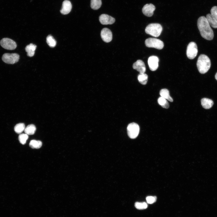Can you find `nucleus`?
<instances>
[{
  "instance_id": "10",
  "label": "nucleus",
  "mask_w": 217,
  "mask_h": 217,
  "mask_svg": "<svg viewBox=\"0 0 217 217\" xmlns=\"http://www.w3.org/2000/svg\"><path fill=\"white\" fill-rule=\"evenodd\" d=\"M101 36L102 40L106 42H111L112 38V34L111 31L107 28H104L101 30Z\"/></svg>"
},
{
  "instance_id": "21",
  "label": "nucleus",
  "mask_w": 217,
  "mask_h": 217,
  "mask_svg": "<svg viewBox=\"0 0 217 217\" xmlns=\"http://www.w3.org/2000/svg\"><path fill=\"white\" fill-rule=\"evenodd\" d=\"M102 5L101 0H91L90 6L94 10H97Z\"/></svg>"
},
{
  "instance_id": "19",
  "label": "nucleus",
  "mask_w": 217,
  "mask_h": 217,
  "mask_svg": "<svg viewBox=\"0 0 217 217\" xmlns=\"http://www.w3.org/2000/svg\"><path fill=\"white\" fill-rule=\"evenodd\" d=\"M36 129V127L34 124H30L25 128L24 132L28 135H33L35 133Z\"/></svg>"
},
{
  "instance_id": "4",
  "label": "nucleus",
  "mask_w": 217,
  "mask_h": 217,
  "mask_svg": "<svg viewBox=\"0 0 217 217\" xmlns=\"http://www.w3.org/2000/svg\"><path fill=\"white\" fill-rule=\"evenodd\" d=\"M145 44L147 47L158 49H162L164 46L163 42L161 40L153 38L147 39L145 41Z\"/></svg>"
},
{
  "instance_id": "16",
  "label": "nucleus",
  "mask_w": 217,
  "mask_h": 217,
  "mask_svg": "<svg viewBox=\"0 0 217 217\" xmlns=\"http://www.w3.org/2000/svg\"><path fill=\"white\" fill-rule=\"evenodd\" d=\"M201 101L203 107L206 109L210 108L213 104V102L212 100L207 98L202 99Z\"/></svg>"
},
{
  "instance_id": "2",
  "label": "nucleus",
  "mask_w": 217,
  "mask_h": 217,
  "mask_svg": "<svg viewBox=\"0 0 217 217\" xmlns=\"http://www.w3.org/2000/svg\"><path fill=\"white\" fill-rule=\"evenodd\" d=\"M197 65L199 72L201 74H204L210 68L211 65L210 59L207 55L201 54L198 58Z\"/></svg>"
},
{
  "instance_id": "23",
  "label": "nucleus",
  "mask_w": 217,
  "mask_h": 217,
  "mask_svg": "<svg viewBox=\"0 0 217 217\" xmlns=\"http://www.w3.org/2000/svg\"><path fill=\"white\" fill-rule=\"evenodd\" d=\"M158 102L163 108H168L169 107V103L167 99L161 96L158 99Z\"/></svg>"
},
{
  "instance_id": "15",
  "label": "nucleus",
  "mask_w": 217,
  "mask_h": 217,
  "mask_svg": "<svg viewBox=\"0 0 217 217\" xmlns=\"http://www.w3.org/2000/svg\"><path fill=\"white\" fill-rule=\"evenodd\" d=\"M36 48V45L32 43H30L27 46L25 49L27 52V56L30 57L33 56L34 55L35 51Z\"/></svg>"
},
{
  "instance_id": "29",
  "label": "nucleus",
  "mask_w": 217,
  "mask_h": 217,
  "mask_svg": "<svg viewBox=\"0 0 217 217\" xmlns=\"http://www.w3.org/2000/svg\"><path fill=\"white\" fill-rule=\"evenodd\" d=\"M211 14L217 21V6H213L211 8Z\"/></svg>"
},
{
  "instance_id": "13",
  "label": "nucleus",
  "mask_w": 217,
  "mask_h": 217,
  "mask_svg": "<svg viewBox=\"0 0 217 217\" xmlns=\"http://www.w3.org/2000/svg\"><path fill=\"white\" fill-rule=\"evenodd\" d=\"M133 68L134 69L137 70L140 74L145 73L146 70L145 64L144 62L141 60H138L133 64Z\"/></svg>"
},
{
  "instance_id": "30",
  "label": "nucleus",
  "mask_w": 217,
  "mask_h": 217,
  "mask_svg": "<svg viewBox=\"0 0 217 217\" xmlns=\"http://www.w3.org/2000/svg\"><path fill=\"white\" fill-rule=\"evenodd\" d=\"M215 78L216 80H217V72L216 73L215 75Z\"/></svg>"
},
{
  "instance_id": "7",
  "label": "nucleus",
  "mask_w": 217,
  "mask_h": 217,
  "mask_svg": "<svg viewBox=\"0 0 217 217\" xmlns=\"http://www.w3.org/2000/svg\"><path fill=\"white\" fill-rule=\"evenodd\" d=\"M198 53L197 47L196 44L192 42L188 44L186 54L187 58L190 59H194Z\"/></svg>"
},
{
  "instance_id": "26",
  "label": "nucleus",
  "mask_w": 217,
  "mask_h": 217,
  "mask_svg": "<svg viewBox=\"0 0 217 217\" xmlns=\"http://www.w3.org/2000/svg\"><path fill=\"white\" fill-rule=\"evenodd\" d=\"M135 206L137 209H144L147 208L148 205L145 202H136L135 203Z\"/></svg>"
},
{
  "instance_id": "22",
  "label": "nucleus",
  "mask_w": 217,
  "mask_h": 217,
  "mask_svg": "<svg viewBox=\"0 0 217 217\" xmlns=\"http://www.w3.org/2000/svg\"><path fill=\"white\" fill-rule=\"evenodd\" d=\"M42 145V142L40 140H32L29 143V146L33 149H39L40 148Z\"/></svg>"
},
{
  "instance_id": "18",
  "label": "nucleus",
  "mask_w": 217,
  "mask_h": 217,
  "mask_svg": "<svg viewBox=\"0 0 217 217\" xmlns=\"http://www.w3.org/2000/svg\"><path fill=\"white\" fill-rule=\"evenodd\" d=\"M206 17L210 25L213 28H217V21L211 14H207Z\"/></svg>"
},
{
  "instance_id": "25",
  "label": "nucleus",
  "mask_w": 217,
  "mask_h": 217,
  "mask_svg": "<svg viewBox=\"0 0 217 217\" xmlns=\"http://www.w3.org/2000/svg\"><path fill=\"white\" fill-rule=\"evenodd\" d=\"M25 129V124L23 123H20L17 124L14 127V130L15 132L18 134L21 133Z\"/></svg>"
},
{
  "instance_id": "11",
  "label": "nucleus",
  "mask_w": 217,
  "mask_h": 217,
  "mask_svg": "<svg viewBox=\"0 0 217 217\" xmlns=\"http://www.w3.org/2000/svg\"><path fill=\"white\" fill-rule=\"evenodd\" d=\"M100 23L103 25L112 24L115 21V19L108 14H102L99 18Z\"/></svg>"
},
{
  "instance_id": "3",
  "label": "nucleus",
  "mask_w": 217,
  "mask_h": 217,
  "mask_svg": "<svg viewBox=\"0 0 217 217\" xmlns=\"http://www.w3.org/2000/svg\"><path fill=\"white\" fill-rule=\"evenodd\" d=\"M162 30V26L158 23H152L148 24L145 29L146 33L152 36H159Z\"/></svg>"
},
{
  "instance_id": "5",
  "label": "nucleus",
  "mask_w": 217,
  "mask_h": 217,
  "mask_svg": "<svg viewBox=\"0 0 217 217\" xmlns=\"http://www.w3.org/2000/svg\"><path fill=\"white\" fill-rule=\"evenodd\" d=\"M127 134L129 137L132 139L136 138L138 136L140 132V127L135 123L129 124L127 127Z\"/></svg>"
},
{
  "instance_id": "12",
  "label": "nucleus",
  "mask_w": 217,
  "mask_h": 217,
  "mask_svg": "<svg viewBox=\"0 0 217 217\" xmlns=\"http://www.w3.org/2000/svg\"><path fill=\"white\" fill-rule=\"evenodd\" d=\"M156 9L155 6L152 4H147L142 9L143 14L145 16L150 17L153 16L154 11Z\"/></svg>"
},
{
  "instance_id": "6",
  "label": "nucleus",
  "mask_w": 217,
  "mask_h": 217,
  "mask_svg": "<svg viewBox=\"0 0 217 217\" xmlns=\"http://www.w3.org/2000/svg\"><path fill=\"white\" fill-rule=\"evenodd\" d=\"M19 57V55L17 53H6L2 55V59L5 63L13 64L18 61Z\"/></svg>"
},
{
  "instance_id": "9",
  "label": "nucleus",
  "mask_w": 217,
  "mask_h": 217,
  "mask_svg": "<svg viewBox=\"0 0 217 217\" xmlns=\"http://www.w3.org/2000/svg\"><path fill=\"white\" fill-rule=\"evenodd\" d=\"M158 58L156 56H151L148 59V63L150 69L152 71H155L158 68L159 62Z\"/></svg>"
},
{
  "instance_id": "28",
  "label": "nucleus",
  "mask_w": 217,
  "mask_h": 217,
  "mask_svg": "<svg viewBox=\"0 0 217 217\" xmlns=\"http://www.w3.org/2000/svg\"><path fill=\"white\" fill-rule=\"evenodd\" d=\"M157 197L156 196H147L146 198V200L147 203L150 204H152L155 202L156 201Z\"/></svg>"
},
{
  "instance_id": "20",
  "label": "nucleus",
  "mask_w": 217,
  "mask_h": 217,
  "mask_svg": "<svg viewBox=\"0 0 217 217\" xmlns=\"http://www.w3.org/2000/svg\"><path fill=\"white\" fill-rule=\"evenodd\" d=\"M148 75L145 73L140 74L137 77L139 82L143 85H145L146 84L148 80Z\"/></svg>"
},
{
  "instance_id": "1",
  "label": "nucleus",
  "mask_w": 217,
  "mask_h": 217,
  "mask_svg": "<svg viewBox=\"0 0 217 217\" xmlns=\"http://www.w3.org/2000/svg\"><path fill=\"white\" fill-rule=\"evenodd\" d=\"M197 25L201 35L203 38L209 40L213 39V32L206 17L202 16L199 17Z\"/></svg>"
},
{
  "instance_id": "24",
  "label": "nucleus",
  "mask_w": 217,
  "mask_h": 217,
  "mask_svg": "<svg viewBox=\"0 0 217 217\" xmlns=\"http://www.w3.org/2000/svg\"><path fill=\"white\" fill-rule=\"evenodd\" d=\"M46 41L48 44L51 48H53L56 45V42L51 35H49L47 36Z\"/></svg>"
},
{
  "instance_id": "8",
  "label": "nucleus",
  "mask_w": 217,
  "mask_h": 217,
  "mask_svg": "<svg viewBox=\"0 0 217 217\" xmlns=\"http://www.w3.org/2000/svg\"><path fill=\"white\" fill-rule=\"evenodd\" d=\"M0 44L3 48L8 50H14L17 47L16 43L14 41L7 38L2 39L0 42Z\"/></svg>"
},
{
  "instance_id": "17",
  "label": "nucleus",
  "mask_w": 217,
  "mask_h": 217,
  "mask_svg": "<svg viewBox=\"0 0 217 217\" xmlns=\"http://www.w3.org/2000/svg\"><path fill=\"white\" fill-rule=\"evenodd\" d=\"M159 94L161 96L171 102L173 101V99L170 96L169 91L166 89H163L160 90Z\"/></svg>"
},
{
  "instance_id": "14",
  "label": "nucleus",
  "mask_w": 217,
  "mask_h": 217,
  "mask_svg": "<svg viewBox=\"0 0 217 217\" xmlns=\"http://www.w3.org/2000/svg\"><path fill=\"white\" fill-rule=\"evenodd\" d=\"M71 8L72 5L70 2L68 0H65L63 2L60 12L62 14H66L71 11Z\"/></svg>"
},
{
  "instance_id": "27",
  "label": "nucleus",
  "mask_w": 217,
  "mask_h": 217,
  "mask_svg": "<svg viewBox=\"0 0 217 217\" xmlns=\"http://www.w3.org/2000/svg\"><path fill=\"white\" fill-rule=\"evenodd\" d=\"M28 138V135L26 134H21L19 135L18 137L19 141L22 144H24L26 143Z\"/></svg>"
}]
</instances>
